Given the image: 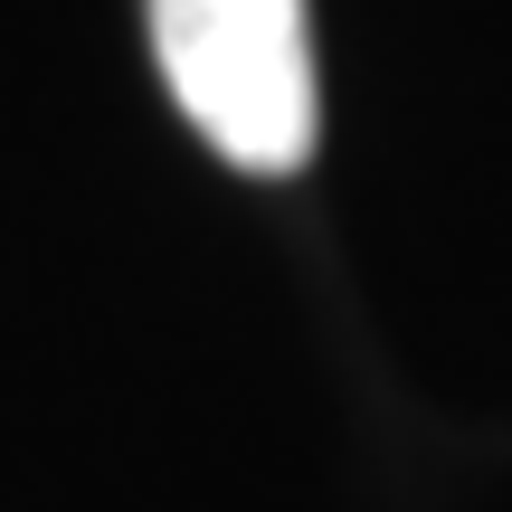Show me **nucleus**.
I'll list each match as a JSON object with an SVG mask.
<instances>
[{
    "mask_svg": "<svg viewBox=\"0 0 512 512\" xmlns=\"http://www.w3.org/2000/svg\"><path fill=\"white\" fill-rule=\"evenodd\" d=\"M152 57L200 143H219L238 171L275 181L313 162L323 95L304 0H152Z\"/></svg>",
    "mask_w": 512,
    "mask_h": 512,
    "instance_id": "1",
    "label": "nucleus"
}]
</instances>
